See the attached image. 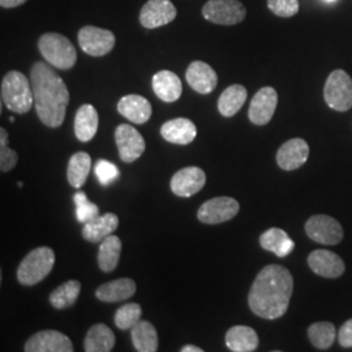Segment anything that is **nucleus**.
Returning a JSON list of instances; mask_svg holds the SVG:
<instances>
[{"mask_svg":"<svg viewBox=\"0 0 352 352\" xmlns=\"http://www.w3.org/2000/svg\"><path fill=\"white\" fill-rule=\"evenodd\" d=\"M1 102L12 113H26L34 104L32 82L19 71H11L1 81Z\"/></svg>","mask_w":352,"mask_h":352,"instance_id":"nucleus-3","label":"nucleus"},{"mask_svg":"<svg viewBox=\"0 0 352 352\" xmlns=\"http://www.w3.org/2000/svg\"><path fill=\"white\" fill-rule=\"evenodd\" d=\"M19 162V155L8 146V133L6 128H0V170L3 173L11 171Z\"/></svg>","mask_w":352,"mask_h":352,"instance_id":"nucleus-36","label":"nucleus"},{"mask_svg":"<svg viewBox=\"0 0 352 352\" xmlns=\"http://www.w3.org/2000/svg\"><path fill=\"white\" fill-rule=\"evenodd\" d=\"M248 93L247 89L243 85L235 84L231 85L221 94L218 100V110L222 116L225 118H231L234 115L239 113L240 109L247 101Z\"/></svg>","mask_w":352,"mask_h":352,"instance_id":"nucleus-29","label":"nucleus"},{"mask_svg":"<svg viewBox=\"0 0 352 352\" xmlns=\"http://www.w3.org/2000/svg\"><path fill=\"white\" fill-rule=\"evenodd\" d=\"M294 291V278L280 265H267L252 285L248 304L252 312L261 318L276 320L289 309Z\"/></svg>","mask_w":352,"mask_h":352,"instance_id":"nucleus-1","label":"nucleus"},{"mask_svg":"<svg viewBox=\"0 0 352 352\" xmlns=\"http://www.w3.org/2000/svg\"><path fill=\"white\" fill-rule=\"evenodd\" d=\"M94 171H96V175L98 177V180H100V183L103 187L110 186L120 176L118 167L111 162L106 161V160H100L96 164Z\"/></svg>","mask_w":352,"mask_h":352,"instance_id":"nucleus-37","label":"nucleus"},{"mask_svg":"<svg viewBox=\"0 0 352 352\" xmlns=\"http://www.w3.org/2000/svg\"><path fill=\"white\" fill-rule=\"evenodd\" d=\"M24 3H26V0H0V6L3 8H16Z\"/></svg>","mask_w":352,"mask_h":352,"instance_id":"nucleus-40","label":"nucleus"},{"mask_svg":"<svg viewBox=\"0 0 352 352\" xmlns=\"http://www.w3.org/2000/svg\"><path fill=\"white\" fill-rule=\"evenodd\" d=\"M325 1H336V0H325Z\"/></svg>","mask_w":352,"mask_h":352,"instance_id":"nucleus-43","label":"nucleus"},{"mask_svg":"<svg viewBox=\"0 0 352 352\" xmlns=\"http://www.w3.org/2000/svg\"><path fill=\"white\" fill-rule=\"evenodd\" d=\"M55 264V253L50 247H39L30 253L17 269V279L24 286H34L47 277Z\"/></svg>","mask_w":352,"mask_h":352,"instance_id":"nucleus-5","label":"nucleus"},{"mask_svg":"<svg viewBox=\"0 0 352 352\" xmlns=\"http://www.w3.org/2000/svg\"><path fill=\"white\" fill-rule=\"evenodd\" d=\"M309 157V146L302 139H291L277 153V164L282 170L294 171L302 167Z\"/></svg>","mask_w":352,"mask_h":352,"instance_id":"nucleus-16","label":"nucleus"},{"mask_svg":"<svg viewBox=\"0 0 352 352\" xmlns=\"http://www.w3.org/2000/svg\"><path fill=\"white\" fill-rule=\"evenodd\" d=\"M308 265L317 276L338 278L344 273V263L334 252L316 250L308 256Z\"/></svg>","mask_w":352,"mask_h":352,"instance_id":"nucleus-17","label":"nucleus"},{"mask_svg":"<svg viewBox=\"0 0 352 352\" xmlns=\"http://www.w3.org/2000/svg\"><path fill=\"white\" fill-rule=\"evenodd\" d=\"M176 13L171 0H148L141 8L140 23L146 29H155L174 21Z\"/></svg>","mask_w":352,"mask_h":352,"instance_id":"nucleus-13","label":"nucleus"},{"mask_svg":"<svg viewBox=\"0 0 352 352\" xmlns=\"http://www.w3.org/2000/svg\"><path fill=\"white\" fill-rule=\"evenodd\" d=\"M202 16L218 25H236L244 21L247 10L239 0H209L202 7Z\"/></svg>","mask_w":352,"mask_h":352,"instance_id":"nucleus-7","label":"nucleus"},{"mask_svg":"<svg viewBox=\"0 0 352 352\" xmlns=\"http://www.w3.org/2000/svg\"><path fill=\"white\" fill-rule=\"evenodd\" d=\"M267 7L279 17H292L299 12V0H267Z\"/></svg>","mask_w":352,"mask_h":352,"instance_id":"nucleus-38","label":"nucleus"},{"mask_svg":"<svg viewBox=\"0 0 352 352\" xmlns=\"http://www.w3.org/2000/svg\"><path fill=\"white\" fill-rule=\"evenodd\" d=\"M90 167H91V158L88 153L78 151L74 154L69 160L68 168H67L68 183L74 188H81L88 179Z\"/></svg>","mask_w":352,"mask_h":352,"instance_id":"nucleus-30","label":"nucleus"},{"mask_svg":"<svg viewBox=\"0 0 352 352\" xmlns=\"http://www.w3.org/2000/svg\"><path fill=\"white\" fill-rule=\"evenodd\" d=\"M182 352H202L204 350L200 349V347H197V346H192V344H187V346H184V347H182Z\"/></svg>","mask_w":352,"mask_h":352,"instance_id":"nucleus-41","label":"nucleus"},{"mask_svg":"<svg viewBox=\"0 0 352 352\" xmlns=\"http://www.w3.org/2000/svg\"><path fill=\"white\" fill-rule=\"evenodd\" d=\"M38 49L45 60L58 69H71L77 62L75 46L63 34L46 33L41 36Z\"/></svg>","mask_w":352,"mask_h":352,"instance_id":"nucleus-4","label":"nucleus"},{"mask_svg":"<svg viewBox=\"0 0 352 352\" xmlns=\"http://www.w3.org/2000/svg\"><path fill=\"white\" fill-rule=\"evenodd\" d=\"M74 201L76 204V217L78 222L85 225L100 215V208L96 204L89 201L84 192H77L74 196Z\"/></svg>","mask_w":352,"mask_h":352,"instance_id":"nucleus-35","label":"nucleus"},{"mask_svg":"<svg viewBox=\"0 0 352 352\" xmlns=\"http://www.w3.org/2000/svg\"><path fill=\"white\" fill-rule=\"evenodd\" d=\"M206 184V175L200 167H186L171 179V190L179 197H190L199 193Z\"/></svg>","mask_w":352,"mask_h":352,"instance_id":"nucleus-15","label":"nucleus"},{"mask_svg":"<svg viewBox=\"0 0 352 352\" xmlns=\"http://www.w3.org/2000/svg\"><path fill=\"white\" fill-rule=\"evenodd\" d=\"M260 244L265 251L273 252L278 257H286L295 248V243L289 239L286 231L273 227L260 236Z\"/></svg>","mask_w":352,"mask_h":352,"instance_id":"nucleus-26","label":"nucleus"},{"mask_svg":"<svg viewBox=\"0 0 352 352\" xmlns=\"http://www.w3.org/2000/svg\"><path fill=\"white\" fill-rule=\"evenodd\" d=\"M151 87L155 96L166 102L173 103L177 101L182 96L183 87L179 76L171 71H160L153 76Z\"/></svg>","mask_w":352,"mask_h":352,"instance_id":"nucleus-21","label":"nucleus"},{"mask_svg":"<svg viewBox=\"0 0 352 352\" xmlns=\"http://www.w3.org/2000/svg\"><path fill=\"white\" fill-rule=\"evenodd\" d=\"M136 292V282L131 278H120L107 282L96 291V296L103 302H118L132 298Z\"/></svg>","mask_w":352,"mask_h":352,"instance_id":"nucleus-22","label":"nucleus"},{"mask_svg":"<svg viewBox=\"0 0 352 352\" xmlns=\"http://www.w3.org/2000/svg\"><path fill=\"white\" fill-rule=\"evenodd\" d=\"M26 352H72L71 340L56 330H42L30 337L25 343Z\"/></svg>","mask_w":352,"mask_h":352,"instance_id":"nucleus-14","label":"nucleus"},{"mask_svg":"<svg viewBox=\"0 0 352 352\" xmlns=\"http://www.w3.org/2000/svg\"><path fill=\"white\" fill-rule=\"evenodd\" d=\"M308 337L318 350H327L336 340V327L331 322H315L308 329Z\"/></svg>","mask_w":352,"mask_h":352,"instance_id":"nucleus-33","label":"nucleus"},{"mask_svg":"<svg viewBox=\"0 0 352 352\" xmlns=\"http://www.w3.org/2000/svg\"><path fill=\"white\" fill-rule=\"evenodd\" d=\"M77 39L81 50L90 56L107 55L113 51L116 42L113 32L91 25L81 28L77 34Z\"/></svg>","mask_w":352,"mask_h":352,"instance_id":"nucleus-9","label":"nucleus"},{"mask_svg":"<svg viewBox=\"0 0 352 352\" xmlns=\"http://www.w3.org/2000/svg\"><path fill=\"white\" fill-rule=\"evenodd\" d=\"M186 78L189 87L199 94H210L218 84V76L213 68L200 60L189 64Z\"/></svg>","mask_w":352,"mask_h":352,"instance_id":"nucleus-18","label":"nucleus"},{"mask_svg":"<svg viewBox=\"0 0 352 352\" xmlns=\"http://www.w3.org/2000/svg\"><path fill=\"white\" fill-rule=\"evenodd\" d=\"M30 82L41 122L50 128L62 126L69 103V91L63 78L47 63L37 62L30 69Z\"/></svg>","mask_w":352,"mask_h":352,"instance_id":"nucleus-2","label":"nucleus"},{"mask_svg":"<svg viewBox=\"0 0 352 352\" xmlns=\"http://www.w3.org/2000/svg\"><path fill=\"white\" fill-rule=\"evenodd\" d=\"M161 135L166 141L176 145H188L197 136V129L192 120L177 118L161 126Z\"/></svg>","mask_w":352,"mask_h":352,"instance_id":"nucleus-20","label":"nucleus"},{"mask_svg":"<svg viewBox=\"0 0 352 352\" xmlns=\"http://www.w3.org/2000/svg\"><path fill=\"white\" fill-rule=\"evenodd\" d=\"M10 122H11V123H13V122H14V118H13V116H11V118H10Z\"/></svg>","mask_w":352,"mask_h":352,"instance_id":"nucleus-42","label":"nucleus"},{"mask_svg":"<svg viewBox=\"0 0 352 352\" xmlns=\"http://www.w3.org/2000/svg\"><path fill=\"white\" fill-rule=\"evenodd\" d=\"M142 316V309L138 302H129L119 308L115 314V324L122 330H128L135 327Z\"/></svg>","mask_w":352,"mask_h":352,"instance_id":"nucleus-34","label":"nucleus"},{"mask_svg":"<svg viewBox=\"0 0 352 352\" xmlns=\"http://www.w3.org/2000/svg\"><path fill=\"white\" fill-rule=\"evenodd\" d=\"M338 340L340 344L344 349H350L352 347V318L346 321L340 329L338 333Z\"/></svg>","mask_w":352,"mask_h":352,"instance_id":"nucleus-39","label":"nucleus"},{"mask_svg":"<svg viewBox=\"0 0 352 352\" xmlns=\"http://www.w3.org/2000/svg\"><path fill=\"white\" fill-rule=\"evenodd\" d=\"M122 252V240L116 235H110L101 241L98 251V265L102 272L110 273L119 264Z\"/></svg>","mask_w":352,"mask_h":352,"instance_id":"nucleus-31","label":"nucleus"},{"mask_svg":"<svg viewBox=\"0 0 352 352\" xmlns=\"http://www.w3.org/2000/svg\"><path fill=\"white\" fill-rule=\"evenodd\" d=\"M327 106L336 111H349L352 107V80L343 69H336L327 77L324 88Z\"/></svg>","mask_w":352,"mask_h":352,"instance_id":"nucleus-6","label":"nucleus"},{"mask_svg":"<svg viewBox=\"0 0 352 352\" xmlns=\"http://www.w3.org/2000/svg\"><path fill=\"white\" fill-rule=\"evenodd\" d=\"M115 346V334L104 324H96L89 329L84 347L87 352H110Z\"/></svg>","mask_w":352,"mask_h":352,"instance_id":"nucleus-27","label":"nucleus"},{"mask_svg":"<svg viewBox=\"0 0 352 352\" xmlns=\"http://www.w3.org/2000/svg\"><path fill=\"white\" fill-rule=\"evenodd\" d=\"M305 232L309 239L324 245H336L343 239V228L340 222L325 214L311 217L305 223Z\"/></svg>","mask_w":352,"mask_h":352,"instance_id":"nucleus-8","label":"nucleus"},{"mask_svg":"<svg viewBox=\"0 0 352 352\" xmlns=\"http://www.w3.org/2000/svg\"><path fill=\"white\" fill-rule=\"evenodd\" d=\"M239 202L232 197H215L202 204L197 218L206 225H219L232 219L239 213Z\"/></svg>","mask_w":352,"mask_h":352,"instance_id":"nucleus-10","label":"nucleus"},{"mask_svg":"<svg viewBox=\"0 0 352 352\" xmlns=\"http://www.w3.org/2000/svg\"><path fill=\"white\" fill-rule=\"evenodd\" d=\"M98 113L94 106L82 104L75 118V135L77 139L82 142H88L96 136L98 131Z\"/></svg>","mask_w":352,"mask_h":352,"instance_id":"nucleus-24","label":"nucleus"},{"mask_svg":"<svg viewBox=\"0 0 352 352\" xmlns=\"http://www.w3.org/2000/svg\"><path fill=\"white\" fill-rule=\"evenodd\" d=\"M131 338L135 349L139 352H155L158 350V334L149 321L140 320L131 329Z\"/></svg>","mask_w":352,"mask_h":352,"instance_id":"nucleus-28","label":"nucleus"},{"mask_svg":"<svg viewBox=\"0 0 352 352\" xmlns=\"http://www.w3.org/2000/svg\"><path fill=\"white\" fill-rule=\"evenodd\" d=\"M226 346L234 352L256 351L258 347V336L252 327L236 325L227 331Z\"/></svg>","mask_w":352,"mask_h":352,"instance_id":"nucleus-25","label":"nucleus"},{"mask_svg":"<svg viewBox=\"0 0 352 352\" xmlns=\"http://www.w3.org/2000/svg\"><path fill=\"white\" fill-rule=\"evenodd\" d=\"M278 104L277 90L272 87L260 89L252 98L248 118L256 126L267 124L276 113Z\"/></svg>","mask_w":352,"mask_h":352,"instance_id":"nucleus-12","label":"nucleus"},{"mask_svg":"<svg viewBox=\"0 0 352 352\" xmlns=\"http://www.w3.org/2000/svg\"><path fill=\"white\" fill-rule=\"evenodd\" d=\"M80 291H81V283L78 280H68L51 292L49 298L51 305L56 309L69 308L78 299Z\"/></svg>","mask_w":352,"mask_h":352,"instance_id":"nucleus-32","label":"nucleus"},{"mask_svg":"<svg viewBox=\"0 0 352 352\" xmlns=\"http://www.w3.org/2000/svg\"><path fill=\"white\" fill-rule=\"evenodd\" d=\"M118 111L133 124H144L151 119V102L138 94L124 96L118 103Z\"/></svg>","mask_w":352,"mask_h":352,"instance_id":"nucleus-19","label":"nucleus"},{"mask_svg":"<svg viewBox=\"0 0 352 352\" xmlns=\"http://www.w3.org/2000/svg\"><path fill=\"white\" fill-rule=\"evenodd\" d=\"M115 141L120 160L126 164L135 162L145 151V140L139 131L129 124H120L115 129Z\"/></svg>","mask_w":352,"mask_h":352,"instance_id":"nucleus-11","label":"nucleus"},{"mask_svg":"<svg viewBox=\"0 0 352 352\" xmlns=\"http://www.w3.org/2000/svg\"><path fill=\"white\" fill-rule=\"evenodd\" d=\"M119 226V218L113 213L98 215L84 225L82 236L90 243H100L107 236L113 235V231Z\"/></svg>","mask_w":352,"mask_h":352,"instance_id":"nucleus-23","label":"nucleus"}]
</instances>
